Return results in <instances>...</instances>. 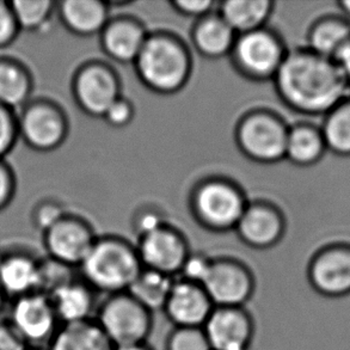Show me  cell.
Listing matches in <instances>:
<instances>
[{"mask_svg":"<svg viewBox=\"0 0 350 350\" xmlns=\"http://www.w3.org/2000/svg\"><path fill=\"white\" fill-rule=\"evenodd\" d=\"M18 142L17 111L0 105V161L6 159Z\"/></svg>","mask_w":350,"mask_h":350,"instance_id":"obj_32","label":"cell"},{"mask_svg":"<svg viewBox=\"0 0 350 350\" xmlns=\"http://www.w3.org/2000/svg\"><path fill=\"white\" fill-rule=\"evenodd\" d=\"M319 128L327 151L350 157V97L330 110Z\"/></svg>","mask_w":350,"mask_h":350,"instance_id":"obj_29","label":"cell"},{"mask_svg":"<svg viewBox=\"0 0 350 350\" xmlns=\"http://www.w3.org/2000/svg\"><path fill=\"white\" fill-rule=\"evenodd\" d=\"M33 72L14 57L0 55V105L18 111L33 98Z\"/></svg>","mask_w":350,"mask_h":350,"instance_id":"obj_23","label":"cell"},{"mask_svg":"<svg viewBox=\"0 0 350 350\" xmlns=\"http://www.w3.org/2000/svg\"><path fill=\"white\" fill-rule=\"evenodd\" d=\"M350 42L349 19L340 16H325L313 22L308 29V49L335 62Z\"/></svg>","mask_w":350,"mask_h":350,"instance_id":"obj_24","label":"cell"},{"mask_svg":"<svg viewBox=\"0 0 350 350\" xmlns=\"http://www.w3.org/2000/svg\"><path fill=\"white\" fill-rule=\"evenodd\" d=\"M113 350H153L152 347L148 346V343H142V345H133V346L114 347Z\"/></svg>","mask_w":350,"mask_h":350,"instance_id":"obj_42","label":"cell"},{"mask_svg":"<svg viewBox=\"0 0 350 350\" xmlns=\"http://www.w3.org/2000/svg\"><path fill=\"white\" fill-rule=\"evenodd\" d=\"M6 318L29 348H47L60 327L51 299L42 292L24 295L9 303Z\"/></svg>","mask_w":350,"mask_h":350,"instance_id":"obj_11","label":"cell"},{"mask_svg":"<svg viewBox=\"0 0 350 350\" xmlns=\"http://www.w3.org/2000/svg\"><path fill=\"white\" fill-rule=\"evenodd\" d=\"M21 29L10 1L0 0V51L10 47L18 38Z\"/></svg>","mask_w":350,"mask_h":350,"instance_id":"obj_35","label":"cell"},{"mask_svg":"<svg viewBox=\"0 0 350 350\" xmlns=\"http://www.w3.org/2000/svg\"><path fill=\"white\" fill-rule=\"evenodd\" d=\"M43 260L31 252L11 250L0 254V288L8 300L41 292Z\"/></svg>","mask_w":350,"mask_h":350,"instance_id":"obj_18","label":"cell"},{"mask_svg":"<svg viewBox=\"0 0 350 350\" xmlns=\"http://www.w3.org/2000/svg\"><path fill=\"white\" fill-rule=\"evenodd\" d=\"M175 280L169 275L142 268L127 292L152 313L163 311Z\"/></svg>","mask_w":350,"mask_h":350,"instance_id":"obj_28","label":"cell"},{"mask_svg":"<svg viewBox=\"0 0 350 350\" xmlns=\"http://www.w3.org/2000/svg\"><path fill=\"white\" fill-rule=\"evenodd\" d=\"M167 225L164 214L154 207L139 209L133 218V230L137 239Z\"/></svg>","mask_w":350,"mask_h":350,"instance_id":"obj_34","label":"cell"},{"mask_svg":"<svg viewBox=\"0 0 350 350\" xmlns=\"http://www.w3.org/2000/svg\"><path fill=\"white\" fill-rule=\"evenodd\" d=\"M273 81L284 105L308 116H325L350 97V86L336 62L308 48L288 51Z\"/></svg>","mask_w":350,"mask_h":350,"instance_id":"obj_1","label":"cell"},{"mask_svg":"<svg viewBox=\"0 0 350 350\" xmlns=\"http://www.w3.org/2000/svg\"><path fill=\"white\" fill-rule=\"evenodd\" d=\"M165 350H212L204 327H174L166 337Z\"/></svg>","mask_w":350,"mask_h":350,"instance_id":"obj_31","label":"cell"},{"mask_svg":"<svg viewBox=\"0 0 350 350\" xmlns=\"http://www.w3.org/2000/svg\"><path fill=\"white\" fill-rule=\"evenodd\" d=\"M245 245L255 250H268L278 245L286 233L282 211L267 201L247 204L234 228Z\"/></svg>","mask_w":350,"mask_h":350,"instance_id":"obj_16","label":"cell"},{"mask_svg":"<svg viewBox=\"0 0 350 350\" xmlns=\"http://www.w3.org/2000/svg\"><path fill=\"white\" fill-rule=\"evenodd\" d=\"M337 5L341 9L342 12L346 14L347 18H350V0H342V1H338Z\"/></svg>","mask_w":350,"mask_h":350,"instance_id":"obj_43","label":"cell"},{"mask_svg":"<svg viewBox=\"0 0 350 350\" xmlns=\"http://www.w3.org/2000/svg\"><path fill=\"white\" fill-rule=\"evenodd\" d=\"M81 279L95 292H127L142 270L135 246L116 236L97 237L79 267Z\"/></svg>","mask_w":350,"mask_h":350,"instance_id":"obj_3","label":"cell"},{"mask_svg":"<svg viewBox=\"0 0 350 350\" xmlns=\"http://www.w3.org/2000/svg\"><path fill=\"white\" fill-rule=\"evenodd\" d=\"M212 260L213 258L204 255L202 252H190L180 269L178 275L180 276V279L187 280L195 284H204V279L207 278L211 269Z\"/></svg>","mask_w":350,"mask_h":350,"instance_id":"obj_33","label":"cell"},{"mask_svg":"<svg viewBox=\"0 0 350 350\" xmlns=\"http://www.w3.org/2000/svg\"><path fill=\"white\" fill-rule=\"evenodd\" d=\"M287 53L279 33L265 27L237 35L230 59L241 77L251 81H274Z\"/></svg>","mask_w":350,"mask_h":350,"instance_id":"obj_7","label":"cell"},{"mask_svg":"<svg viewBox=\"0 0 350 350\" xmlns=\"http://www.w3.org/2000/svg\"><path fill=\"white\" fill-rule=\"evenodd\" d=\"M19 140L33 151L49 153L66 142L70 121L60 105L49 98H31L17 111Z\"/></svg>","mask_w":350,"mask_h":350,"instance_id":"obj_8","label":"cell"},{"mask_svg":"<svg viewBox=\"0 0 350 350\" xmlns=\"http://www.w3.org/2000/svg\"><path fill=\"white\" fill-rule=\"evenodd\" d=\"M337 66L340 67L342 75L345 77L348 85L350 86V42L347 44V47L342 51L338 57L335 59Z\"/></svg>","mask_w":350,"mask_h":350,"instance_id":"obj_41","label":"cell"},{"mask_svg":"<svg viewBox=\"0 0 350 350\" xmlns=\"http://www.w3.org/2000/svg\"><path fill=\"white\" fill-rule=\"evenodd\" d=\"M65 214L67 213L62 208V204L55 201H41L33 208V223L35 228L43 233L59 221Z\"/></svg>","mask_w":350,"mask_h":350,"instance_id":"obj_36","label":"cell"},{"mask_svg":"<svg viewBox=\"0 0 350 350\" xmlns=\"http://www.w3.org/2000/svg\"><path fill=\"white\" fill-rule=\"evenodd\" d=\"M169 4L177 14L195 21L213 14L214 8L217 6L213 0H172Z\"/></svg>","mask_w":350,"mask_h":350,"instance_id":"obj_37","label":"cell"},{"mask_svg":"<svg viewBox=\"0 0 350 350\" xmlns=\"http://www.w3.org/2000/svg\"><path fill=\"white\" fill-rule=\"evenodd\" d=\"M214 308L202 284L176 279L163 312L174 327H204Z\"/></svg>","mask_w":350,"mask_h":350,"instance_id":"obj_17","label":"cell"},{"mask_svg":"<svg viewBox=\"0 0 350 350\" xmlns=\"http://www.w3.org/2000/svg\"><path fill=\"white\" fill-rule=\"evenodd\" d=\"M28 345L6 318L0 319V350H29Z\"/></svg>","mask_w":350,"mask_h":350,"instance_id":"obj_40","label":"cell"},{"mask_svg":"<svg viewBox=\"0 0 350 350\" xmlns=\"http://www.w3.org/2000/svg\"><path fill=\"white\" fill-rule=\"evenodd\" d=\"M10 4L21 31L42 33L57 16V1L53 0H12Z\"/></svg>","mask_w":350,"mask_h":350,"instance_id":"obj_30","label":"cell"},{"mask_svg":"<svg viewBox=\"0 0 350 350\" xmlns=\"http://www.w3.org/2000/svg\"><path fill=\"white\" fill-rule=\"evenodd\" d=\"M204 332L212 350H252L255 345V318L246 308L215 306Z\"/></svg>","mask_w":350,"mask_h":350,"instance_id":"obj_15","label":"cell"},{"mask_svg":"<svg viewBox=\"0 0 350 350\" xmlns=\"http://www.w3.org/2000/svg\"><path fill=\"white\" fill-rule=\"evenodd\" d=\"M8 305H9V300L6 298L3 289L0 288V319H1V314L4 312L5 308H6Z\"/></svg>","mask_w":350,"mask_h":350,"instance_id":"obj_44","label":"cell"},{"mask_svg":"<svg viewBox=\"0 0 350 350\" xmlns=\"http://www.w3.org/2000/svg\"><path fill=\"white\" fill-rule=\"evenodd\" d=\"M202 286L214 306L246 308L255 295L256 278L244 262L233 257H218L212 260Z\"/></svg>","mask_w":350,"mask_h":350,"instance_id":"obj_10","label":"cell"},{"mask_svg":"<svg viewBox=\"0 0 350 350\" xmlns=\"http://www.w3.org/2000/svg\"><path fill=\"white\" fill-rule=\"evenodd\" d=\"M247 204L241 187L221 176L200 180L191 190L189 200L195 220L215 233L234 231Z\"/></svg>","mask_w":350,"mask_h":350,"instance_id":"obj_4","label":"cell"},{"mask_svg":"<svg viewBox=\"0 0 350 350\" xmlns=\"http://www.w3.org/2000/svg\"><path fill=\"white\" fill-rule=\"evenodd\" d=\"M57 16L67 31L89 38L100 35L110 21V4L100 0L57 1Z\"/></svg>","mask_w":350,"mask_h":350,"instance_id":"obj_21","label":"cell"},{"mask_svg":"<svg viewBox=\"0 0 350 350\" xmlns=\"http://www.w3.org/2000/svg\"><path fill=\"white\" fill-rule=\"evenodd\" d=\"M29 350H47L46 348H30Z\"/></svg>","mask_w":350,"mask_h":350,"instance_id":"obj_45","label":"cell"},{"mask_svg":"<svg viewBox=\"0 0 350 350\" xmlns=\"http://www.w3.org/2000/svg\"><path fill=\"white\" fill-rule=\"evenodd\" d=\"M145 25L134 17L110 18L100 33L102 51L118 64H134L148 36Z\"/></svg>","mask_w":350,"mask_h":350,"instance_id":"obj_19","label":"cell"},{"mask_svg":"<svg viewBox=\"0 0 350 350\" xmlns=\"http://www.w3.org/2000/svg\"><path fill=\"white\" fill-rule=\"evenodd\" d=\"M17 191V177L9 163L0 161V213L12 204Z\"/></svg>","mask_w":350,"mask_h":350,"instance_id":"obj_39","label":"cell"},{"mask_svg":"<svg viewBox=\"0 0 350 350\" xmlns=\"http://www.w3.org/2000/svg\"><path fill=\"white\" fill-rule=\"evenodd\" d=\"M308 279L323 297L342 298L350 294V244L335 243L319 249L308 263Z\"/></svg>","mask_w":350,"mask_h":350,"instance_id":"obj_14","label":"cell"},{"mask_svg":"<svg viewBox=\"0 0 350 350\" xmlns=\"http://www.w3.org/2000/svg\"><path fill=\"white\" fill-rule=\"evenodd\" d=\"M96 294L84 280L72 278L47 295L62 325L94 319L98 306Z\"/></svg>","mask_w":350,"mask_h":350,"instance_id":"obj_20","label":"cell"},{"mask_svg":"<svg viewBox=\"0 0 350 350\" xmlns=\"http://www.w3.org/2000/svg\"><path fill=\"white\" fill-rule=\"evenodd\" d=\"M94 319L114 347L147 343L154 324L153 313L128 292L105 295Z\"/></svg>","mask_w":350,"mask_h":350,"instance_id":"obj_5","label":"cell"},{"mask_svg":"<svg viewBox=\"0 0 350 350\" xmlns=\"http://www.w3.org/2000/svg\"><path fill=\"white\" fill-rule=\"evenodd\" d=\"M47 350H113L109 338L95 319L62 324L48 345Z\"/></svg>","mask_w":350,"mask_h":350,"instance_id":"obj_27","label":"cell"},{"mask_svg":"<svg viewBox=\"0 0 350 350\" xmlns=\"http://www.w3.org/2000/svg\"><path fill=\"white\" fill-rule=\"evenodd\" d=\"M135 249L142 268L172 278L180 275L187 257L191 252L185 234L169 224L139 238Z\"/></svg>","mask_w":350,"mask_h":350,"instance_id":"obj_13","label":"cell"},{"mask_svg":"<svg viewBox=\"0 0 350 350\" xmlns=\"http://www.w3.org/2000/svg\"><path fill=\"white\" fill-rule=\"evenodd\" d=\"M139 81L159 95H174L188 84L193 72L189 48L175 33H148L142 52L134 62Z\"/></svg>","mask_w":350,"mask_h":350,"instance_id":"obj_2","label":"cell"},{"mask_svg":"<svg viewBox=\"0 0 350 350\" xmlns=\"http://www.w3.org/2000/svg\"><path fill=\"white\" fill-rule=\"evenodd\" d=\"M72 95L78 108L91 118H103L121 94V81L113 67L103 62H88L72 77Z\"/></svg>","mask_w":350,"mask_h":350,"instance_id":"obj_9","label":"cell"},{"mask_svg":"<svg viewBox=\"0 0 350 350\" xmlns=\"http://www.w3.org/2000/svg\"><path fill=\"white\" fill-rule=\"evenodd\" d=\"M236 38L237 33L218 12L195 21L191 30V42L196 52L211 60L230 57Z\"/></svg>","mask_w":350,"mask_h":350,"instance_id":"obj_22","label":"cell"},{"mask_svg":"<svg viewBox=\"0 0 350 350\" xmlns=\"http://www.w3.org/2000/svg\"><path fill=\"white\" fill-rule=\"evenodd\" d=\"M270 0H228L219 4L217 12L237 35L265 28L274 12Z\"/></svg>","mask_w":350,"mask_h":350,"instance_id":"obj_25","label":"cell"},{"mask_svg":"<svg viewBox=\"0 0 350 350\" xmlns=\"http://www.w3.org/2000/svg\"><path fill=\"white\" fill-rule=\"evenodd\" d=\"M135 115V109L131 100L121 96L115 100L109 109L107 110L103 118L105 122L113 128H124L132 123Z\"/></svg>","mask_w":350,"mask_h":350,"instance_id":"obj_38","label":"cell"},{"mask_svg":"<svg viewBox=\"0 0 350 350\" xmlns=\"http://www.w3.org/2000/svg\"><path fill=\"white\" fill-rule=\"evenodd\" d=\"M289 127L284 118L270 110H251L243 115L234 131L241 153L258 164L284 161Z\"/></svg>","mask_w":350,"mask_h":350,"instance_id":"obj_6","label":"cell"},{"mask_svg":"<svg viewBox=\"0 0 350 350\" xmlns=\"http://www.w3.org/2000/svg\"><path fill=\"white\" fill-rule=\"evenodd\" d=\"M321 128L312 123H297L289 127L284 159L294 165L308 167L322 161L327 152Z\"/></svg>","mask_w":350,"mask_h":350,"instance_id":"obj_26","label":"cell"},{"mask_svg":"<svg viewBox=\"0 0 350 350\" xmlns=\"http://www.w3.org/2000/svg\"><path fill=\"white\" fill-rule=\"evenodd\" d=\"M90 224L84 219L65 214L42 233V243L49 260L68 268H79L95 244Z\"/></svg>","mask_w":350,"mask_h":350,"instance_id":"obj_12","label":"cell"}]
</instances>
